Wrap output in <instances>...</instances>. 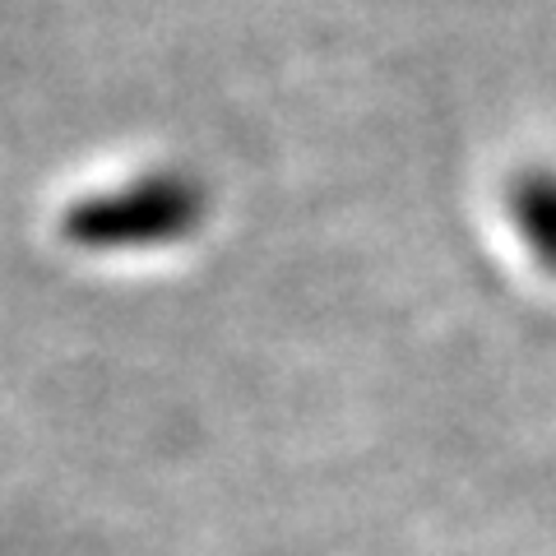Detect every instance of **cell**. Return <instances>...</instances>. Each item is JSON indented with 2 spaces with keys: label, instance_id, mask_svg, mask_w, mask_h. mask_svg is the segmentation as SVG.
<instances>
[{
  "label": "cell",
  "instance_id": "2",
  "mask_svg": "<svg viewBox=\"0 0 556 556\" xmlns=\"http://www.w3.org/2000/svg\"><path fill=\"white\" fill-rule=\"evenodd\" d=\"M506 208L515 232L529 241L533 260L547 274H556V172L552 167H529L510 177Z\"/></svg>",
  "mask_w": 556,
  "mask_h": 556
},
{
  "label": "cell",
  "instance_id": "1",
  "mask_svg": "<svg viewBox=\"0 0 556 556\" xmlns=\"http://www.w3.org/2000/svg\"><path fill=\"white\" fill-rule=\"evenodd\" d=\"M208 214V190L190 172H144L116 190L70 204L61 237L79 251H153L200 232Z\"/></svg>",
  "mask_w": 556,
  "mask_h": 556
}]
</instances>
